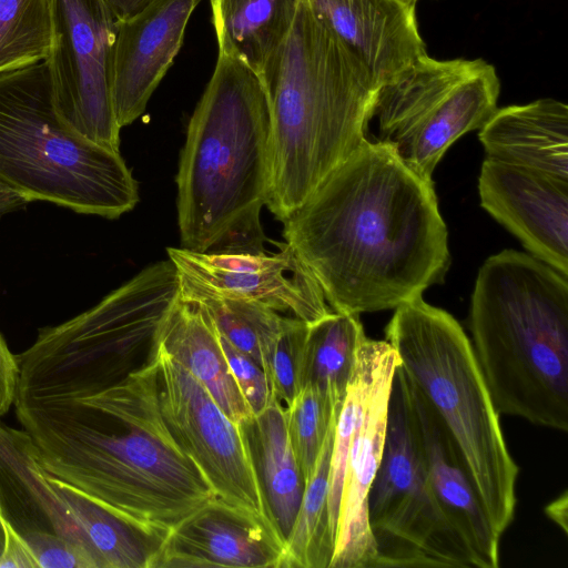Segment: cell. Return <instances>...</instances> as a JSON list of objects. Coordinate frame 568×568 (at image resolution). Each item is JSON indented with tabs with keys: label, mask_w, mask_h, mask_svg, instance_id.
Wrapping results in <instances>:
<instances>
[{
	"label": "cell",
	"mask_w": 568,
	"mask_h": 568,
	"mask_svg": "<svg viewBox=\"0 0 568 568\" xmlns=\"http://www.w3.org/2000/svg\"><path fill=\"white\" fill-rule=\"evenodd\" d=\"M282 222L334 312L396 308L442 283L450 264L433 181L379 140H366Z\"/></svg>",
	"instance_id": "6da1fadb"
},
{
	"label": "cell",
	"mask_w": 568,
	"mask_h": 568,
	"mask_svg": "<svg viewBox=\"0 0 568 568\" xmlns=\"http://www.w3.org/2000/svg\"><path fill=\"white\" fill-rule=\"evenodd\" d=\"M13 405L43 467L125 517L169 532L216 498L165 424L155 356L98 393Z\"/></svg>",
	"instance_id": "7a4b0ae2"
},
{
	"label": "cell",
	"mask_w": 568,
	"mask_h": 568,
	"mask_svg": "<svg viewBox=\"0 0 568 568\" xmlns=\"http://www.w3.org/2000/svg\"><path fill=\"white\" fill-rule=\"evenodd\" d=\"M271 108L264 80L219 53L181 152V247L199 253H263L261 211L270 189Z\"/></svg>",
	"instance_id": "3957f363"
},
{
	"label": "cell",
	"mask_w": 568,
	"mask_h": 568,
	"mask_svg": "<svg viewBox=\"0 0 568 568\" xmlns=\"http://www.w3.org/2000/svg\"><path fill=\"white\" fill-rule=\"evenodd\" d=\"M262 78L272 118L266 207L284 221L367 140L377 85L306 0Z\"/></svg>",
	"instance_id": "277c9868"
},
{
	"label": "cell",
	"mask_w": 568,
	"mask_h": 568,
	"mask_svg": "<svg viewBox=\"0 0 568 568\" xmlns=\"http://www.w3.org/2000/svg\"><path fill=\"white\" fill-rule=\"evenodd\" d=\"M568 277L505 250L479 268L473 351L499 415L568 430Z\"/></svg>",
	"instance_id": "5b68a950"
},
{
	"label": "cell",
	"mask_w": 568,
	"mask_h": 568,
	"mask_svg": "<svg viewBox=\"0 0 568 568\" xmlns=\"http://www.w3.org/2000/svg\"><path fill=\"white\" fill-rule=\"evenodd\" d=\"M386 326L399 367L454 439L484 510L501 537L516 508L518 466L459 323L422 296L395 308Z\"/></svg>",
	"instance_id": "8992f818"
},
{
	"label": "cell",
	"mask_w": 568,
	"mask_h": 568,
	"mask_svg": "<svg viewBox=\"0 0 568 568\" xmlns=\"http://www.w3.org/2000/svg\"><path fill=\"white\" fill-rule=\"evenodd\" d=\"M0 186L106 219L139 202L120 152L83 138L57 112L47 59L0 71Z\"/></svg>",
	"instance_id": "52a82bcc"
},
{
	"label": "cell",
	"mask_w": 568,
	"mask_h": 568,
	"mask_svg": "<svg viewBox=\"0 0 568 568\" xmlns=\"http://www.w3.org/2000/svg\"><path fill=\"white\" fill-rule=\"evenodd\" d=\"M178 295L179 274L168 258L88 311L40 328L32 345L16 355V398H81L140 369L154 358L160 326Z\"/></svg>",
	"instance_id": "ba28073f"
},
{
	"label": "cell",
	"mask_w": 568,
	"mask_h": 568,
	"mask_svg": "<svg viewBox=\"0 0 568 568\" xmlns=\"http://www.w3.org/2000/svg\"><path fill=\"white\" fill-rule=\"evenodd\" d=\"M379 567L477 568L430 489L410 385L399 365L388 400L383 454L367 497Z\"/></svg>",
	"instance_id": "9c48e42d"
},
{
	"label": "cell",
	"mask_w": 568,
	"mask_h": 568,
	"mask_svg": "<svg viewBox=\"0 0 568 568\" xmlns=\"http://www.w3.org/2000/svg\"><path fill=\"white\" fill-rule=\"evenodd\" d=\"M500 82L483 59L418 57L376 90L377 140L389 143L416 174H432L447 149L479 130L498 109Z\"/></svg>",
	"instance_id": "30bf717a"
},
{
	"label": "cell",
	"mask_w": 568,
	"mask_h": 568,
	"mask_svg": "<svg viewBox=\"0 0 568 568\" xmlns=\"http://www.w3.org/2000/svg\"><path fill=\"white\" fill-rule=\"evenodd\" d=\"M115 21L102 0H53L47 61L62 120L89 141L120 152L112 103Z\"/></svg>",
	"instance_id": "8fae6325"
},
{
	"label": "cell",
	"mask_w": 568,
	"mask_h": 568,
	"mask_svg": "<svg viewBox=\"0 0 568 568\" xmlns=\"http://www.w3.org/2000/svg\"><path fill=\"white\" fill-rule=\"evenodd\" d=\"M159 400L172 436L197 466L215 497L275 527L251 460L241 424L156 345Z\"/></svg>",
	"instance_id": "7c38bea8"
},
{
	"label": "cell",
	"mask_w": 568,
	"mask_h": 568,
	"mask_svg": "<svg viewBox=\"0 0 568 568\" xmlns=\"http://www.w3.org/2000/svg\"><path fill=\"white\" fill-rule=\"evenodd\" d=\"M178 272L217 292L312 324L332 312L324 292L288 243L273 254L199 253L168 247Z\"/></svg>",
	"instance_id": "4fadbf2b"
},
{
	"label": "cell",
	"mask_w": 568,
	"mask_h": 568,
	"mask_svg": "<svg viewBox=\"0 0 568 568\" xmlns=\"http://www.w3.org/2000/svg\"><path fill=\"white\" fill-rule=\"evenodd\" d=\"M480 205L531 255L568 277V181L485 159Z\"/></svg>",
	"instance_id": "5bb4252c"
},
{
	"label": "cell",
	"mask_w": 568,
	"mask_h": 568,
	"mask_svg": "<svg viewBox=\"0 0 568 568\" xmlns=\"http://www.w3.org/2000/svg\"><path fill=\"white\" fill-rule=\"evenodd\" d=\"M0 517L27 544L40 568L61 542L85 547L102 564L53 487L28 433L0 422Z\"/></svg>",
	"instance_id": "9a60e30c"
},
{
	"label": "cell",
	"mask_w": 568,
	"mask_h": 568,
	"mask_svg": "<svg viewBox=\"0 0 568 568\" xmlns=\"http://www.w3.org/2000/svg\"><path fill=\"white\" fill-rule=\"evenodd\" d=\"M284 554L275 527L213 498L168 532L151 568H281Z\"/></svg>",
	"instance_id": "2e32d148"
},
{
	"label": "cell",
	"mask_w": 568,
	"mask_h": 568,
	"mask_svg": "<svg viewBox=\"0 0 568 568\" xmlns=\"http://www.w3.org/2000/svg\"><path fill=\"white\" fill-rule=\"evenodd\" d=\"M199 2L153 0L136 14L115 21L112 103L121 129L144 112L182 45Z\"/></svg>",
	"instance_id": "e0dca14e"
},
{
	"label": "cell",
	"mask_w": 568,
	"mask_h": 568,
	"mask_svg": "<svg viewBox=\"0 0 568 568\" xmlns=\"http://www.w3.org/2000/svg\"><path fill=\"white\" fill-rule=\"evenodd\" d=\"M398 365L397 353L390 345L352 437L329 568H376L377 554L368 524L367 497L383 454L389 394Z\"/></svg>",
	"instance_id": "ac0fdd59"
},
{
	"label": "cell",
	"mask_w": 568,
	"mask_h": 568,
	"mask_svg": "<svg viewBox=\"0 0 568 568\" xmlns=\"http://www.w3.org/2000/svg\"><path fill=\"white\" fill-rule=\"evenodd\" d=\"M377 88L426 53L417 0H306Z\"/></svg>",
	"instance_id": "d6986e66"
},
{
	"label": "cell",
	"mask_w": 568,
	"mask_h": 568,
	"mask_svg": "<svg viewBox=\"0 0 568 568\" xmlns=\"http://www.w3.org/2000/svg\"><path fill=\"white\" fill-rule=\"evenodd\" d=\"M409 385L424 465L436 501L470 550L477 568H498L500 537L484 510L459 450L436 412Z\"/></svg>",
	"instance_id": "ffe728a7"
},
{
	"label": "cell",
	"mask_w": 568,
	"mask_h": 568,
	"mask_svg": "<svg viewBox=\"0 0 568 568\" xmlns=\"http://www.w3.org/2000/svg\"><path fill=\"white\" fill-rule=\"evenodd\" d=\"M486 158L568 181V106L551 98L497 109L479 129Z\"/></svg>",
	"instance_id": "44dd1931"
},
{
	"label": "cell",
	"mask_w": 568,
	"mask_h": 568,
	"mask_svg": "<svg viewBox=\"0 0 568 568\" xmlns=\"http://www.w3.org/2000/svg\"><path fill=\"white\" fill-rule=\"evenodd\" d=\"M156 345L181 364L230 418L241 424L253 416L232 376L217 331L200 305L178 295L160 326Z\"/></svg>",
	"instance_id": "7402d4cb"
},
{
	"label": "cell",
	"mask_w": 568,
	"mask_h": 568,
	"mask_svg": "<svg viewBox=\"0 0 568 568\" xmlns=\"http://www.w3.org/2000/svg\"><path fill=\"white\" fill-rule=\"evenodd\" d=\"M241 427L268 516L285 541L305 488L287 432L285 407L273 398Z\"/></svg>",
	"instance_id": "603a6c76"
},
{
	"label": "cell",
	"mask_w": 568,
	"mask_h": 568,
	"mask_svg": "<svg viewBox=\"0 0 568 568\" xmlns=\"http://www.w3.org/2000/svg\"><path fill=\"white\" fill-rule=\"evenodd\" d=\"M302 0H211L219 53L258 74L288 36Z\"/></svg>",
	"instance_id": "cb8c5ba5"
},
{
	"label": "cell",
	"mask_w": 568,
	"mask_h": 568,
	"mask_svg": "<svg viewBox=\"0 0 568 568\" xmlns=\"http://www.w3.org/2000/svg\"><path fill=\"white\" fill-rule=\"evenodd\" d=\"M102 568H151L168 531L125 517L50 474Z\"/></svg>",
	"instance_id": "d4e9b609"
},
{
	"label": "cell",
	"mask_w": 568,
	"mask_h": 568,
	"mask_svg": "<svg viewBox=\"0 0 568 568\" xmlns=\"http://www.w3.org/2000/svg\"><path fill=\"white\" fill-rule=\"evenodd\" d=\"M365 338L356 314L332 311L308 324L303 387L311 386L341 404L353 375L358 347Z\"/></svg>",
	"instance_id": "484cf974"
},
{
	"label": "cell",
	"mask_w": 568,
	"mask_h": 568,
	"mask_svg": "<svg viewBox=\"0 0 568 568\" xmlns=\"http://www.w3.org/2000/svg\"><path fill=\"white\" fill-rule=\"evenodd\" d=\"M335 423L336 418L328 430L315 469L305 484L294 525L285 540L281 568H329L335 549L328 517V480Z\"/></svg>",
	"instance_id": "4316f807"
},
{
	"label": "cell",
	"mask_w": 568,
	"mask_h": 568,
	"mask_svg": "<svg viewBox=\"0 0 568 568\" xmlns=\"http://www.w3.org/2000/svg\"><path fill=\"white\" fill-rule=\"evenodd\" d=\"M178 274L179 296L200 305L220 335L262 365L261 347L281 327L284 316L260 303L223 294Z\"/></svg>",
	"instance_id": "83f0119b"
},
{
	"label": "cell",
	"mask_w": 568,
	"mask_h": 568,
	"mask_svg": "<svg viewBox=\"0 0 568 568\" xmlns=\"http://www.w3.org/2000/svg\"><path fill=\"white\" fill-rule=\"evenodd\" d=\"M53 29V0H0V71L45 60Z\"/></svg>",
	"instance_id": "f1b7e54d"
},
{
	"label": "cell",
	"mask_w": 568,
	"mask_h": 568,
	"mask_svg": "<svg viewBox=\"0 0 568 568\" xmlns=\"http://www.w3.org/2000/svg\"><path fill=\"white\" fill-rule=\"evenodd\" d=\"M343 403V402H342ZM341 404L311 386H304L285 408L290 440L305 484L311 478Z\"/></svg>",
	"instance_id": "f546056e"
},
{
	"label": "cell",
	"mask_w": 568,
	"mask_h": 568,
	"mask_svg": "<svg viewBox=\"0 0 568 568\" xmlns=\"http://www.w3.org/2000/svg\"><path fill=\"white\" fill-rule=\"evenodd\" d=\"M308 324L284 316L281 327L261 347L262 366L274 397L286 408L303 388Z\"/></svg>",
	"instance_id": "4dcf8cb0"
},
{
	"label": "cell",
	"mask_w": 568,
	"mask_h": 568,
	"mask_svg": "<svg viewBox=\"0 0 568 568\" xmlns=\"http://www.w3.org/2000/svg\"><path fill=\"white\" fill-rule=\"evenodd\" d=\"M219 338L242 396L253 415L261 413L275 398L264 368L250 355L234 347L222 335L219 334Z\"/></svg>",
	"instance_id": "1f68e13d"
},
{
	"label": "cell",
	"mask_w": 568,
	"mask_h": 568,
	"mask_svg": "<svg viewBox=\"0 0 568 568\" xmlns=\"http://www.w3.org/2000/svg\"><path fill=\"white\" fill-rule=\"evenodd\" d=\"M18 378L17 357L0 333V417L6 415L14 403Z\"/></svg>",
	"instance_id": "d6a6232c"
},
{
	"label": "cell",
	"mask_w": 568,
	"mask_h": 568,
	"mask_svg": "<svg viewBox=\"0 0 568 568\" xmlns=\"http://www.w3.org/2000/svg\"><path fill=\"white\" fill-rule=\"evenodd\" d=\"M4 527L6 542L0 556V568H39L27 544L6 523Z\"/></svg>",
	"instance_id": "836d02e7"
},
{
	"label": "cell",
	"mask_w": 568,
	"mask_h": 568,
	"mask_svg": "<svg viewBox=\"0 0 568 568\" xmlns=\"http://www.w3.org/2000/svg\"><path fill=\"white\" fill-rule=\"evenodd\" d=\"M116 20L130 18L142 11L153 0H102Z\"/></svg>",
	"instance_id": "e575fe53"
},
{
	"label": "cell",
	"mask_w": 568,
	"mask_h": 568,
	"mask_svg": "<svg viewBox=\"0 0 568 568\" xmlns=\"http://www.w3.org/2000/svg\"><path fill=\"white\" fill-rule=\"evenodd\" d=\"M568 496L565 490L559 497H557L554 501L548 504L545 508V513L547 517L552 520L557 526H559L564 534H567L568 525H567V506H568Z\"/></svg>",
	"instance_id": "d590c367"
},
{
	"label": "cell",
	"mask_w": 568,
	"mask_h": 568,
	"mask_svg": "<svg viewBox=\"0 0 568 568\" xmlns=\"http://www.w3.org/2000/svg\"><path fill=\"white\" fill-rule=\"evenodd\" d=\"M26 204L27 201L23 197L0 186V216L19 210Z\"/></svg>",
	"instance_id": "8d00e7d4"
},
{
	"label": "cell",
	"mask_w": 568,
	"mask_h": 568,
	"mask_svg": "<svg viewBox=\"0 0 568 568\" xmlns=\"http://www.w3.org/2000/svg\"><path fill=\"white\" fill-rule=\"evenodd\" d=\"M4 542H6V527H4V523H3L2 518L0 517V556L3 551Z\"/></svg>",
	"instance_id": "74e56055"
}]
</instances>
